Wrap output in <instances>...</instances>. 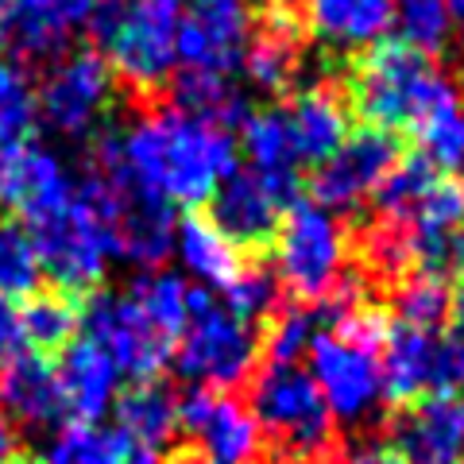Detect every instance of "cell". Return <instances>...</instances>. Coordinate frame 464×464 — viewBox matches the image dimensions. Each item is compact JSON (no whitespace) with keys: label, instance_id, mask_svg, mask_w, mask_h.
<instances>
[{"label":"cell","instance_id":"8992f818","mask_svg":"<svg viewBox=\"0 0 464 464\" xmlns=\"http://www.w3.org/2000/svg\"><path fill=\"white\" fill-rule=\"evenodd\" d=\"M24 232L32 240V248L39 256L43 275L66 295H85L105 283L109 264H112V244L101 213L93 209V201L82 194V186H74L63 194H54L39 206L24 209Z\"/></svg>","mask_w":464,"mask_h":464},{"label":"cell","instance_id":"d4e9b609","mask_svg":"<svg viewBox=\"0 0 464 464\" xmlns=\"http://www.w3.org/2000/svg\"><path fill=\"white\" fill-rule=\"evenodd\" d=\"M240 148L248 155V170L264 174V179L298 190V170L302 159L290 136V121L283 105H267V109H252L240 121Z\"/></svg>","mask_w":464,"mask_h":464},{"label":"cell","instance_id":"ee69618b","mask_svg":"<svg viewBox=\"0 0 464 464\" xmlns=\"http://www.w3.org/2000/svg\"><path fill=\"white\" fill-rule=\"evenodd\" d=\"M8 8H12V0H0V24H5V16H8Z\"/></svg>","mask_w":464,"mask_h":464},{"label":"cell","instance_id":"7bdbcfd3","mask_svg":"<svg viewBox=\"0 0 464 464\" xmlns=\"http://www.w3.org/2000/svg\"><path fill=\"white\" fill-rule=\"evenodd\" d=\"M8 464H43V460H35V457H20V453H16V457H12Z\"/></svg>","mask_w":464,"mask_h":464},{"label":"cell","instance_id":"4fadbf2b","mask_svg":"<svg viewBox=\"0 0 464 464\" xmlns=\"http://www.w3.org/2000/svg\"><path fill=\"white\" fill-rule=\"evenodd\" d=\"M399 159H402V148L391 132H380V128L348 132L341 148L325 163H317L314 201L333 213H353L360 206H368L387 182V174L399 167Z\"/></svg>","mask_w":464,"mask_h":464},{"label":"cell","instance_id":"7402d4cb","mask_svg":"<svg viewBox=\"0 0 464 464\" xmlns=\"http://www.w3.org/2000/svg\"><path fill=\"white\" fill-rule=\"evenodd\" d=\"M283 109H286L290 136H295L302 167L325 163L348 136V105H344L341 90H333L325 82L298 85L295 97H290Z\"/></svg>","mask_w":464,"mask_h":464},{"label":"cell","instance_id":"ffe728a7","mask_svg":"<svg viewBox=\"0 0 464 464\" xmlns=\"http://www.w3.org/2000/svg\"><path fill=\"white\" fill-rule=\"evenodd\" d=\"M395 0H302V24L322 47L364 54L391 32Z\"/></svg>","mask_w":464,"mask_h":464},{"label":"cell","instance_id":"5b68a950","mask_svg":"<svg viewBox=\"0 0 464 464\" xmlns=\"http://www.w3.org/2000/svg\"><path fill=\"white\" fill-rule=\"evenodd\" d=\"M252 414L275 464H337V422L298 364H267L252 383Z\"/></svg>","mask_w":464,"mask_h":464},{"label":"cell","instance_id":"f546056e","mask_svg":"<svg viewBox=\"0 0 464 464\" xmlns=\"http://www.w3.org/2000/svg\"><path fill=\"white\" fill-rule=\"evenodd\" d=\"M132 441L97 422H70L47 441L43 464H124Z\"/></svg>","mask_w":464,"mask_h":464},{"label":"cell","instance_id":"3957f363","mask_svg":"<svg viewBox=\"0 0 464 464\" xmlns=\"http://www.w3.org/2000/svg\"><path fill=\"white\" fill-rule=\"evenodd\" d=\"M348 97L368 128L391 136L402 128L422 132L445 112L464 109L460 82L430 54H418L402 43H375L372 51L360 54L348 78Z\"/></svg>","mask_w":464,"mask_h":464},{"label":"cell","instance_id":"603a6c76","mask_svg":"<svg viewBox=\"0 0 464 464\" xmlns=\"http://www.w3.org/2000/svg\"><path fill=\"white\" fill-rule=\"evenodd\" d=\"M0 406L12 422L27 430L54 426L66 414L63 391H58V372L43 353H20L0 372Z\"/></svg>","mask_w":464,"mask_h":464},{"label":"cell","instance_id":"7c38bea8","mask_svg":"<svg viewBox=\"0 0 464 464\" xmlns=\"http://www.w3.org/2000/svg\"><path fill=\"white\" fill-rule=\"evenodd\" d=\"M252 27H256L252 0H186L179 24L182 74L232 78L240 70Z\"/></svg>","mask_w":464,"mask_h":464},{"label":"cell","instance_id":"1f68e13d","mask_svg":"<svg viewBox=\"0 0 464 464\" xmlns=\"http://www.w3.org/2000/svg\"><path fill=\"white\" fill-rule=\"evenodd\" d=\"M39 121L35 82L20 58H0V148L24 143Z\"/></svg>","mask_w":464,"mask_h":464},{"label":"cell","instance_id":"ac0fdd59","mask_svg":"<svg viewBox=\"0 0 464 464\" xmlns=\"http://www.w3.org/2000/svg\"><path fill=\"white\" fill-rule=\"evenodd\" d=\"M101 0H12L0 43L12 58H58L82 27H90Z\"/></svg>","mask_w":464,"mask_h":464},{"label":"cell","instance_id":"8fae6325","mask_svg":"<svg viewBox=\"0 0 464 464\" xmlns=\"http://www.w3.org/2000/svg\"><path fill=\"white\" fill-rule=\"evenodd\" d=\"M380 368H383V399L395 406L464 387V372L453 360V353H449L441 329L387 322Z\"/></svg>","mask_w":464,"mask_h":464},{"label":"cell","instance_id":"d6a6232c","mask_svg":"<svg viewBox=\"0 0 464 464\" xmlns=\"http://www.w3.org/2000/svg\"><path fill=\"white\" fill-rule=\"evenodd\" d=\"M317 333V310L314 306H279L267 317V329L259 337V353L267 364H298Z\"/></svg>","mask_w":464,"mask_h":464},{"label":"cell","instance_id":"4316f807","mask_svg":"<svg viewBox=\"0 0 464 464\" xmlns=\"http://www.w3.org/2000/svg\"><path fill=\"white\" fill-rule=\"evenodd\" d=\"M20 325H24V344H32V353H63L82 333V306L74 295L66 290H47V295H27L24 310H20Z\"/></svg>","mask_w":464,"mask_h":464},{"label":"cell","instance_id":"52a82bcc","mask_svg":"<svg viewBox=\"0 0 464 464\" xmlns=\"http://www.w3.org/2000/svg\"><path fill=\"white\" fill-rule=\"evenodd\" d=\"M186 0H101L90 32L112 78L140 93L159 90L179 70V24Z\"/></svg>","mask_w":464,"mask_h":464},{"label":"cell","instance_id":"484cf974","mask_svg":"<svg viewBox=\"0 0 464 464\" xmlns=\"http://www.w3.org/2000/svg\"><path fill=\"white\" fill-rule=\"evenodd\" d=\"M116 418H121L116 430L128 441L148 445L159 453L179 430V395L159 380H140L124 395H116Z\"/></svg>","mask_w":464,"mask_h":464},{"label":"cell","instance_id":"836d02e7","mask_svg":"<svg viewBox=\"0 0 464 464\" xmlns=\"http://www.w3.org/2000/svg\"><path fill=\"white\" fill-rule=\"evenodd\" d=\"M43 283L39 256L16 225H0V298H27Z\"/></svg>","mask_w":464,"mask_h":464},{"label":"cell","instance_id":"8d00e7d4","mask_svg":"<svg viewBox=\"0 0 464 464\" xmlns=\"http://www.w3.org/2000/svg\"><path fill=\"white\" fill-rule=\"evenodd\" d=\"M24 353V325L12 298H0V372Z\"/></svg>","mask_w":464,"mask_h":464},{"label":"cell","instance_id":"9c48e42d","mask_svg":"<svg viewBox=\"0 0 464 464\" xmlns=\"http://www.w3.org/2000/svg\"><path fill=\"white\" fill-rule=\"evenodd\" d=\"M179 372L194 387L209 391H228L240 387L244 380L256 375L259 360V333L252 322H244L240 314H232L225 302H217L209 290H198L190 317L179 337Z\"/></svg>","mask_w":464,"mask_h":464},{"label":"cell","instance_id":"ba28073f","mask_svg":"<svg viewBox=\"0 0 464 464\" xmlns=\"http://www.w3.org/2000/svg\"><path fill=\"white\" fill-rule=\"evenodd\" d=\"M275 279L298 298V306L325 310L353 290L348 259L353 244L341 217L317 201H290L275 232Z\"/></svg>","mask_w":464,"mask_h":464},{"label":"cell","instance_id":"74e56055","mask_svg":"<svg viewBox=\"0 0 464 464\" xmlns=\"http://www.w3.org/2000/svg\"><path fill=\"white\" fill-rule=\"evenodd\" d=\"M441 333H445L449 353H453V360L464 372V286L457 290V295H449V314H445V329Z\"/></svg>","mask_w":464,"mask_h":464},{"label":"cell","instance_id":"277c9868","mask_svg":"<svg viewBox=\"0 0 464 464\" xmlns=\"http://www.w3.org/2000/svg\"><path fill=\"white\" fill-rule=\"evenodd\" d=\"M78 186H82V194L93 201L101 221H105L116 259H128V264H136L140 271L167 264L170 248H174V225H179L174 221V209L163 198L143 190L132 174L124 170L112 136L97 140Z\"/></svg>","mask_w":464,"mask_h":464},{"label":"cell","instance_id":"44dd1931","mask_svg":"<svg viewBox=\"0 0 464 464\" xmlns=\"http://www.w3.org/2000/svg\"><path fill=\"white\" fill-rule=\"evenodd\" d=\"M54 372H58V391H63V406L74 422H97L121 395V368L90 337L70 341Z\"/></svg>","mask_w":464,"mask_h":464},{"label":"cell","instance_id":"e0dca14e","mask_svg":"<svg viewBox=\"0 0 464 464\" xmlns=\"http://www.w3.org/2000/svg\"><path fill=\"white\" fill-rule=\"evenodd\" d=\"M295 190L264 179L256 170H232L209 198V221L237 244V248H264L275 240Z\"/></svg>","mask_w":464,"mask_h":464},{"label":"cell","instance_id":"2e32d148","mask_svg":"<svg viewBox=\"0 0 464 464\" xmlns=\"http://www.w3.org/2000/svg\"><path fill=\"white\" fill-rule=\"evenodd\" d=\"M387 449L402 464H457L464 457V387L399 406L387 426Z\"/></svg>","mask_w":464,"mask_h":464},{"label":"cell","instance_id":"cb8c5ba5","mask_svg":"<svg viewBox=\"0 0 464 464\" xmlns=\"http://www.w3.org/2000/svg\"><path fill=\"white\" fill-rule=\"evenodd\" d=\"M170 256H179V264L186 271L182 279H194L206 290H225L244 267V256L237 244H232L209 217H198V213H186L182 221L174 225Z\"/></svg>","mask_w":464,"mask_h":464},{"label":"cell","instance_id":"7a4b0ae2","mask_svg":"<svg viewBox=\"0 0 464 464\" xmlns=\"http://www.w3.org/2000/svg\"><path fill=\"white\" fill-rule=\"evenodd\" d=\"M329 310V329H317L306 348L310 380L322 391L333 422L368 426L383 411V337L387 317L356 295V286Z\"/></svg>","mask_w":464,"mask_h":464},{"label":"cell","instance_id":"bcb514c9","mask_svg":"<svg viewBox=\"0 0 464 464\" xmlns=\"http://www.w3.org/2000/svg\"><path fill=\"white\" fill-rule=\"evenodd\" d=\"M457 464H464V457H460V460H457Z\"/></svg>","mask_w":464,"mask_h":464},{"label":"cell","instance_id":"ab89813d","mask_svg":"<svg viewBox=\"0 0 464 464\" xmlns=\"http://www.w3.org/2000/svg\"><path fill=\"white\" fill-rule=\"evenodd\" d=\"M16 457V422L8 418V411L0 406V464H8Z\"/></svg>","mask_w":464,"mask_h":464},{"label":"cell","instance_id":"b9f144b4","mask_svg":"<svg viewBox=\"0 0 464 464\" xmlns=\"http://www.w3.org/2000/svg\"><path fill=\"white\" fill-rule=\"evenodd\" d=\"M449 16H453V24H464V0H445Z\"/></svg>","mask_w":464,"mask_h":464},{"label":"cell","instance_id":"d6986e66","mask_svg":"<svg viewBox=\"0 0 464 464\" xmlns=\"http://www.w3.org/2000/svg\"><path fill=\"white\" fill-rule=\"evenodd\" d=\"M240 74L259 93H286L298 90L306 78V47L302 27L286 8H267L264 20H256L252 39L240 58Z\"/></svg>","mask_w":464,"mask_h":464},{"label":"cell","instance_id":"60d3db41","mask_svg":"<svg viewBox=\"0 0 464 464\" xmlns=\"http://www.w3.org/2000/svg\"><path fill=\"white\" fill-rule=\"evenodd\" d=\"M163 464H209V460H206V457H201V453H198V449L190 445V449H174V453H170V457H167Z\"/></svg>","mask_w":464,"mask_h":464},{"label":"cell","instance_id":"6da1fadb","mask_svg":"<svg viewBox=\"0 0 464 464\" xmlns=\"http://www.w3.org/2000/svg\"><path fill=\"white\" fill-rule=\"evenodd\" d=\"M116 140L124 170L167 206H201L237 170V143L221 124L182 109L140 112Z\"/></svg>","mask_w":464,"mask_h":464},{"label":"cell","instance_id":"9a60e30c","mask_svg":"<svg viewBox=\"0 0 464 464\" xmlns=\"http://www.w3.org/2000/svg\"><path fill=\"white\" fill-rule=\"evenodd\" d=\"M179 426L190 433L194 449L209 464H259L264 457V433L252 406L225 391L194 387L179 399Z\"/></svg>","mask_w":464,"mask_h":464},{"label":"cell","instance_id":"30bf717a","mask_svg":"<svg viewBox=\"0 0 464 464\" xmlns=\"http://www.w3.org/2000/svg\"><path fill=\"white\" fill-rule=\"evenodd\" d=\"M39 121L63 140L93 136L116 105V78L97 51L58 54L43 85H35Z\"/></svg>","mask_w":464,"mask_h":464},{"label":"cell","instance_id":"d590c367","mask_svg":"<svg viewBox=\"0 0 464 464\" xmlns=\"http://www.w3.org/2000/svg\"><path fill=\"white\" fill-rule=\"evenodd\" d=\"M279 279L267 267H248L244 264L240 275L225 286V306L232 314H240L244 322H256V317H271L279 310Z\"/></svg>","mask_w":464,"mask_h":464},{"label":"cell","instance_id":"f6af8a7d","mask_svg":"<svg viewBox=\"0 0 464 464\" xmlns=\"http://www.w3.org/2000/svg\"><path fill=\"white\" fill-rule=\"evenodd\" d=\"M460 174H464V159H460Z\"/></svg>","mask_w":464,"mask_h":464},{"label":"cell","instance_id":"83f0119b","mask_svg":"<svg viewBox=\"0 0 464 464\" xmlns=\"http://www.w3.org/2000/svg\"><path fill=\"white\" fill-rule=\"evenodd\" d=\"M194 295L198 290L190 286V279H182V275H170L163 267H151L143 271L140 279L132 283L128 290V298L136 302V310L148 317V322L163 333V337H179L186 317H190V306H194Z\"/></svg>","mask_w":464,"mask_h":464},{"label":"cell","instance_id":"f1b7e54d","mask_svg":"<svg viewBox=\"0 0 464 464\" xmlns=\"http://www.w3.org/2000/svg\"><path fill=\"white\" fill-rule=\"evenodd\" d=\"M174 109L201 116L209 124H221L232 132V124H240L248 116V97L237 90L232 78L217 74H179L174 78Z\"/></svg>","mask_w":464,"mask_h":464},{"label":"cell","instance_id":"5bb4252c","mask_svg":"<svg viewBox=\"0 0 464 464\" xmlns=\"http://www.w3.org/2000/svg\"><path fill=\"white\" fill-rule=\"evenodd\" d=\"M82 337H90L112 356L121 375L155 380L170 356V337H163L128 295H93L82 310Z\"/></svg>","mask_w":464,"mask_h":464},{"label":"cell","instance_id":"f35d334b","mask_svg":"<svg viewBox=\"0 0 464 464\" xmlns=\"http://www.w3.org/2000/svg\"><path fill=\"white\" fill-rule=\"evenodd\" d=\"M337 464H402L387 445H368V449H356L348 457H337Z\"/></svg>","mask_w":464,"mask_h":464},{"label":"cell","instance_id":"e575fe53","mask_svg":"<svg viewBox=\"0 0 464 464\" xmlns=\"http://www.w3.org/2000/svg\"><path fill=\"white\" fill-rule=\"evenodd\" d=\"M449 314V286L441 279H426V275H411L395 290V322L422 325V329H445Z\"/></svg>","mask_w":464,"mask_h":464},{"label":"cell","instance_id":"4dcf8cb0","mask_svg":"<svg viewBox=\"0 0 464 464\" xmlns=\"http://www.w3.org/2000/svg\"><path fill=\"white\" fill-rule=\"evenodd\" d=\"M391 27L399 32V43L418 54H441L453 43L457 24L449 16L445 0H395Z\"/></svg>","mask_w":464,"mask_h":464}]
</instances>
